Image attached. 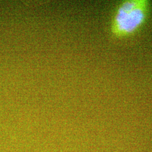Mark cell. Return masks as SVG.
<instances>
[{"label": "cell", "mask_w": 152, "mask_h": 152, "mask_svg": "<svg viewBox=\"0 0 152 152\" xmlns=\"http://www.w3.org/2000/svg\"><path fill=\"white\" fill-rule=\"evenodd\" d=\"M151 4L147 0H125L117 6L112 19L111 32L115 37H130L145 24Z\"/></svg>", "instance_id": "obj_1"}]
</instances>
